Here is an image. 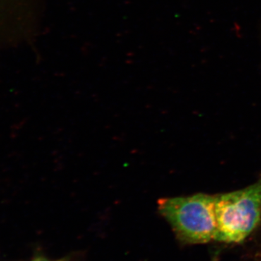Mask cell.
<instances>
[{
  "label": "cell",
  "mask_w": 261,
  "mask_h": 261,
  "mask_svg": "<svg viewBox=\"0 0 261 261\" xmlns=\"http://www.w3.org/2000/svg\"><path fill=\"white\" fill-rule=\"evenodd\" d=\"M216 241L240 243L261 221V178L250 186L216 195Z\"/></svg>",
  "instance_id": "2"
},
{
  "label": "cell",
  "mask_w": 261,
  "mask_h": 261,
  "mask_svg": "<svg viewBox=\"0 0 261 261\" xmlns=\"http://www.w3.org/2000/svg\"><path fill=\"white\" fill-rule=\"evenodd\" d=\"M32 261H53L49 260V259L45 258V257H36V258H34V260H32ZM58 261V260H56Z\"/></svg>",
  "instance_id": "3"
},
{
  "label": "cell",
  "mask_w": 261,
  "mask_h": 261,
  "mask_svg": "<svg viewBox=\"0 0 261 261\" xmlns=\"http://www.w3.org/2000/svg\"><path fill=\"white\" fill-rule=\"evenodd\" d=\"M158 205L160 214L181 243L203 244L216 240V195L197 193L164 197Z\"/></svg>",
  "instance_id": "1"
}]
</instances>
